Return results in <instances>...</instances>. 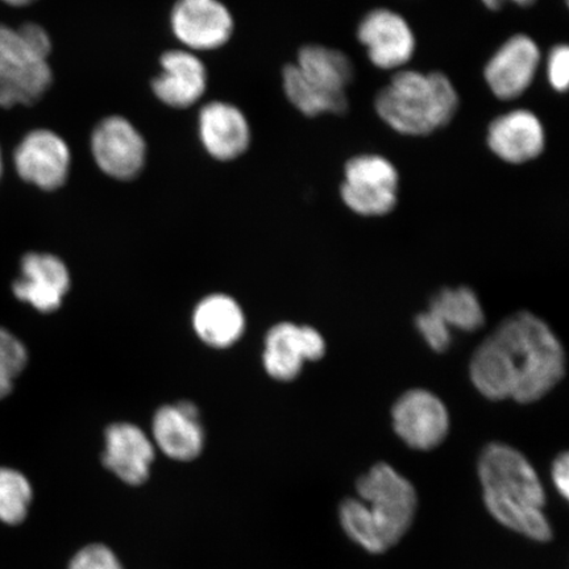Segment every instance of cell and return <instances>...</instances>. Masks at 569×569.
Returning <instances> with one entry per match:
<instances>
[{
  "instance_id": "1",
  "label": "cell",
  "mask_w": 569,
  "mask_h": 569,
  "mask_svg": "<svg viewBox=\"0 0 569 569\" xmlns=\"http://www.w3.org/2000/svg\"><path fill=\"white\" fill-rule=\"evenodd\" d=\"M478 472L483 503L498 523L536 542H550L543 482L523 453L509 445H488Z\"/></svg>"
},
{
  "instance_id": "2",
  "label": "cell",
  "mask_w": 569,
  "mask_h": 569,
  "mask_svg": "<svg viewBox=\"0 0 569 569\" xmlns=\"http://www.w3.org/2000/svg\"><path fill=\"white\" fill-rule=\"evenodd\" d=\"M513 376L511 400H542L566 373V353L560 340L542 319L522 311L505 319L492 333Z\"/></svg>"
},
{
  "instance_id": "3",
  "label": "cell",
  "mask_w": 569,
  "mask_h": 569,
  "mask_svg": "<svg viewBox=\"0 0 569 569\" xmlns=\"http://www.w3.org/2000/svg\"><path fill=\"white\" fill-rule=\"evenodd\" d=\"M460 99L450 78L440 71L401 70L375 99L383 123L403 137H429L452 122Z\"/></svg>"
},
{
  "instance_id": "4",
  "label": "cell",
  "mask_w": 569,
  "mask_h": 569,
  "mask_svg": "<svg viewBox=\"0 0 569 569\" xmlns=\"http://www.w3.org/2000/svg\"><path fill=\"white\" fill-rule=\"evenodd\" d=\"M359 500L387 550L405 537L415 521L418 497L415 486L387 462H377L356 483Z\"/></svg>"
},
{
  "instance_id": "5",
  "label": "cell",
  "mask_w": 569,
  "mask_h": 569,
  "mask_svg": "<svg viewBox=\"0 0 569 569\" xmlns=\"http://www.w3.org/2000/svg\"><path fill=\"white\" fill-rule=\"evenodd\" d=\"M400 174L393 162L380 154H358L345 166L341 201L360 217L377 218L395 210Z\"/></svg>"
},
{
  "instance_id": "6",
  "label": "cell",
  "mask_w": 569,
  "mask_h": 569,
  "mask_svg": "<svg viewBox=\"0 0 569 569\" xmlns=\"http://www.w3.org/2000/svg\"><path fill=\"white\" fill-rule=\"evenodd\" d=\"M90 147L98 168L113 180H133L146 166L147 142L123 117L104 118L92 131Z\"/></svg>"
},
{
  "instance_id": "7",
  "label": "cell",
  "mask_w": 569,
  "mask_h": 569,
  "mask_svg": "<svg viewBox=\"0 0 569 569\" xmlns=\"http://www.w3.org/2000/svg\"><path fill=\"white\" fill-rule=\"evenodd\" d=\"M391 421L402 442L418 451L442 445L450 431L445 402L426 389H411L398 398L391 409Z\"/></svg>"
},
{
  "instance_id": "8",
  "label": "cell",
  "mask_w": 569,
  "mask_h": 569,
  "mask_svg": "<svg viewBox=\"0 0 569 569\" xmlns=\"http://www.w3.org/2000/svg\"><path fill=\"white\" fill-rule=\"evenodd\" d=\"M542 53L530 36L518 33L497 49L483 69L492 94L503 102L516 101L536 80Z\"/></svg>"
},
{
  "instance_id": "9",
  "label": "cell",
  "mask_w": 569,
  "mask_h": 569,
  "mask_svg": "<svg viewBox=\"0 0 569 569\" xmlns=\"http://www.w3.org/2000/svg\"><path fill=\"white\" fill-rule=\"evenodd\" d=\"M358 39L369 61L381 70L401 69L416 53L415 32L408 20L393 10L369 11L360 21Z\"/></svg>"
},
{
  "instance_id": "10",
  "label": "cell",
  "mask_w": 569,
  "mask_h": 569,
  "mask_svg": "<svg viewBox=\"0 0 569 569\" xmlns=\"http://www.w3.org/2000/svg\"><path fill=\"white\" fill-rule=\"evenodd\" d=\"M170 27L190 51L208 52L229 42L233 18L220 0H177Z\"/></svg>"
},
{
  "instance_id": "11",
  "label": "cell",
  "mask_w": 569,
  "mask_h": 569,
  "mask_svg": "<svg viewBox=\"0 0 569 569\" xmlns=\"http://www.w3.org/2000/svg\"><path fill=\"white\" fill-rule=\"evenodd\" d=\"M326 348L322 333L315 327L282 322L268 331L262 362L272 379L293 381L306 361L323 358Z\"/></svg>"
},
{
  "instance_id": "12",
  "label": "cell",
  "mask_w": 569,
  "mask_h": 569,
  "mask_svg": "<svg viewBox=\"0 0 569 569\" xmlns=\"http://www.w3.org/2000/svg\"><path fill=\"white\" fill-rule=\"evenodd\" d=\"M21 180L53 191L67 182L71 153L67 141L51 130H34L21 140L13 154Z\"/></svg>"
},
{
  "instance_id": "13",
  "label": "cell",
  "mask_w": 569,
  "mask_h": 569,
  "mask_svg": "<svg viewBox=\"0 0 569 569\" xmlns=\"http://www.w3.org/2000/svg\"><path fill=\"white\" fill-rule=\"evenodd\" d=\"M487 144L496 158L510 166L537 160L546 148V132L536 113L519 109L502 113L488 127Z\"/></svg>"
},
{
  "instance_id": "14",
  "label": "cell",
  "mask_w": 569,
  "mask_h": 569,
  "mask_svg": "<svg viewBox=\"0 0 569 569\" xmlns=\"http://www.w3.org/2000/svg\"><path fill=\"white\" fill-rule=\"evenodd\" d=\"M154 457L152 440L137 425L123 422L107 427L103 466L127 486L147 482Z\"/></svg>"
},
{
  "instance_id": "15",
  "label": "cell",
  "mask_w": 569,
  "mask_h": 569,
  "mask_svg": "<svg viewBox=\"0 0 569 569\" xmlns=\"http://www.w3.org/2000/svg\"><path fill=\"white\" fill-rule=\"evenodd\" d=\"M70 288V273L61 259L49 253H28L21 261V277L13 293L40 312L60 308Z\"/></svg>"
},
{
  "instance_id": "16",
  "label": "cell",
  "mask_w": 569,
  "mask_h": 569,
  "mask_svg": "<svg viewBox=\"0 0 569 569\" xmlns=\"http://www.w3.org/2000/svg\"><path fill=\"white\" fill-rule=\"evenodd\" d=\"M153 445L169 459L191 461L203 451L204 431L193 402L167 405L156 411L152 422Z\"/></svg>"
},
{
  "instance_id": "17",
  "label": "cell",
  "mask_w": 569,
  "mask_h": 569,
  "mask_svg": "<svg viewBox=\"0 0 569 569\" xmlns=\"http://www.w3.org/2000/svg\"><path fill=\"white\" fill-rule=\"evenodd\" d=\"M199 139L204 151L218 161H232L247 152L251 144V127L237 106L211 102L198 117Z\"/></svg>"
},
{
  "instance_id": "18",
  "label": "cell",
  "mask_w": 569,
  "mask_h": 569,
  "mask_svg": "<svg viewBox=\"0 0 569 569\" xmlns=\"http://www.w3.org/2000/svg\"><path fill=\"white\" fill-rule=\"evenodd\" d=\"M161 71L152 81L154 96L173 109L196 104L208 88V71L190 51H169L161 56Z\"/></svg>"
},
{
  "instance_id": "19",
  "label": "cell",
  "mask_w": 569,
  "mask_h": 569,
  "mask_svg": "<svg viewBox=\"0 0 569 569\" xmlns=\"http://www.w3.org/2000/svg\"><path fill=\"white\" fill-rule=\"evenodd\" d=\"M193 327L203 343L223 350L243 337L246 317L232 297L211 295L197 305Z\"/></svg>"
},
{
  "instance_id": "20",
  "label": "cell",
  "mask_w": 569,
  "mask_h": 569,
  "mask_svg": "<svg viewBox=\"0 0 569 569\" xmlns=\"http://www.w3.org/2000/svg\"><path fill=\"white\" fill-rule=\"evenodd\" d=\"M295 66L312 88L331 96H348L347 89L355 80L350 57L325 46H305L298 52Z\"/></svg>"
},
{
  "instance_id": "21",
  "label": "cell",
  "mask_w": 569,
  "mask_h": 569,
  "mask_svg": "<svg viewBox=\"0 0 569 569\" xmlns=\"http://www.w3.org/2000/svg\"><path fill=\"white\" fill-rule=\"evenodd\" d=\"M53 73L48 61H31L0 69V107L31 106L52 87Z\"/></svg>"
},
{
  "instance_id": "22",
  "label": "cell",
  "mask_w": 569,
  "mask_h": 569,
  "mask_svg": "<svg viewBox=\"0 0 569 569\" xmlns=\"http://www.w3.org/2000/svg\"><path fill=\"white\" fill-rule=\"evenodd\" d=\"M429 309L442 318L451 330L473 332L486 323V312L478 295L467 287L438 291L432 296Z\"/></svg>"
},
{
  "instance_id": "23",
  "label": "cell",
  "mask_w": 569,
  "mask_h": 569,
  "mask_svg": "<svg viewBox=\"0 0 569 569\" xmlns=\"http://www.w3.org/2000/svg\"><path fill=\"white\" fill-rule=\"evenodd\" d=\"M282 87L288 101L305 117L316 118L322 113L345 116L350 109L348 96H331L312 88L303 80L295 63L283 68Z\"/></svg>"
},
{
  "instance_id": "24",
  "label": "cell",
  "mask_w": 569,
  "mask_h": 569,
  "mask_svg": "<svg viewBox=\"0 0 569 569\" xmlns=\"http://www.w3.org/2000/svg\"><path fill=\"white\" fill-rule=\"evenodd\" d=\"M32 498L31 483L23 473L0 468V521L11 526L24 522Z\"/></svg>"
},
{
  "instance_id": "25",
  "label": "cell",
  "mask_w": 569,
  "mask_h": 569,
  "mask_svg": "<svg viewBox=\"0 0 569 569\" xmlns=\"http://www.w3.org/2000/svg\"><path fill=\"white\" fill-rule=\"evenodd\" d=\"M339 521L348 538L369 553L388 551L369 518L365 502L359 498H346L339 507Z\"/></svg>"
},
{
  "instance_id": "26",
  "label": "cell",
  "mask_w": 569,
  "mask_h": 569,
  "mask_svg": "<svg viewBox=\"0 0 569 569\" xmlns=\"http://www.w3.org/2000/svg\"><path fill=\"white\" fill-rule=\"evenodd\" d=\"M28 361L26 347L0 327V400L12 391V381L23 372Z\"/></svg>"
},
{
  "instance_id": "27",
  "label": "cell",
  "mask_w": 569,
  "mask_h": 569,
  "mask_svg": "<svg viewBox=\"0 0 569 569\" xmlns=\"http://www.w3.org/2000/svg\"><path fill=\"white\" fill-rule=\"evenodd\" d=\"M419 336L432 351L443 353L452 345L451 329L430 309L416 318Z\"/></svg>"
},
{
  "instance_id": "28",
  "label": "cell",
  "mask_w": 569,
  "mask_h": 569,
  "mask_svg": "<svg viewBox=\"0 0 569 569\" xmlns=\"http://www.w3.org/2000/svg\"><path fill=\"white\" fill-rule=\"evenodd\" d=\"M68 569H124L110 547L102 543L84 546L69 561Z\"/></svg>"
},
{
  "instance_id": "29",
  "label": "cell",
  "mask_w": 569,
  "mask_h": 569,
  "mask_svg": "<svg viewBox=\"0 0 569 569\" xmlns=\"http://www.w3.org/2000/svg\"><path fill=\"white\" fill-rule=\"evenodd\" d=\"M31 61H44L36 59L28 51L23 39L18 30L0 24V69L21 66V63Z\"/></svg>"
},
{
  "instance_id": "30",
  "label": "cell",
  "mask_w": 569,
  "mask_h": 569,
  "mask_svg": "<svg viewBox=\"0 0 569 569\" xmlns=\"http://www.w3.org/2000/svg\"><path fill=\"white\" fill-rule=\"evenodd\" d=\"M547 78L557 92H566L569 84V48L566 44L553 47L547 59Z\"/></svg>"
},
{
  "instance_id": "31",
  "label": "cell",
  "mask_w": 569,
  "mask_h": 569,
  "mask_svg": "<svg viewBox=\"0 0 569 569\" xmlns=\"http://www.w3.org/2000/svg\"><path fill=\"white\" fill-rule=\"evenodd\" d=\"M21 39L36 59L48 61L52 52V41L44 28L34 23H27L19 28Z\"/></svg>"
},
{
  "instance_id": "32",
  "label": "cell",
  "mask_w": 569,
  "mask_h": 569,
  "mask_svg": "<svg viewBox=\"0 0 569 569\" xmlns=\"http://www.w3.org/2000/svg\"><path fill=\"white\" fill-rule=\"evenodd\" d=\"M551 478L558 493L568 500L569 497V458L568 453H560L552 462Z\"/></svg>"
},
{
  "instance_id": "33",
  "label": "cell",
  "mask_w": 569,
  "mask_h": 569,
  "mask_svg": "<svg viewBox=\"0 0 569 569\" xmlns=\"http://www.w3.org/2000/svg\"><path fill=\"white\" fill-rule=\"evenodd\" d=\"M515 3L521 7H530L537 2V0H481V3L487 7L490 11H500L505 3Z\"/></svg>"
},
{
  "instance_id": "34",
  "label": "cell",
  "mask_w": 569,
  "mask_h": 569,
  "mask_svg": "<svg viewBox=\"0 0 569 569\" xmlns=\"http://www.w3.org/2000/svg\"><path fill=\"white\" fill-rule=\"evenodd\" d=\"M4 3L13 7H23L34 2V0H3Z\"/></svg>"
},
{
  "instance_id": "35",
  "label": "cell",
  "mask_w": 569,
  "mask_h": 569,
  "mask_svg": "<svg viewBox=\"0 0 569 569\" xmlns=\"http://www.w3.org/2000/svg\"><path fill=\"white\" fill-rule=\"evenodd\" d=\"M3 172V160H2V152H0V177H2Z\"/></svg>"
},
{
  "instance_id": "36",
  "label": "cell",
  "mask_w": 569,
  "mask_h": 569,
  "mask_svg": "<svg viewBox=\"0 0 569 569\" xmlns=\"http://www.w3.org/2000/svg\"><path fill=\"white\" fill-rule=\"evenodd\" d=\"M566 3H568V0H566Z\"/></svg>"
}]
</instances>
